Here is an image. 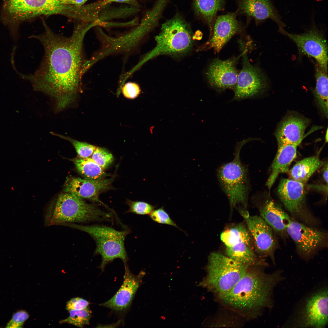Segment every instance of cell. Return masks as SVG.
<instances>
[{
  "label": "cell",
  "mask_w": 328,
  "mask_h": 328,
  "mask_svg": "<svg viewBox=\"0 0 328 328\" xmlns=\"http://www.w3.org/2000/svg\"><path fill=\"white\" fill-rule=\"evenodd\" d=\"M323 178L326 184H328V164L326 162L324 164L322 170Z\"/></svg>",
  "instance_id": "obj_38"
},
{
  "label": "cell",
  "mask_w": 328,
  "mask_h": 328,
  "mask_svg": "<svg viewBox=\"0 0 328 328\" xmlns=\"http://www.w3.org/2000/svg\"><path fill=\"white\" fill-rule=\"evenodd\" d=\"M29 317V315L26 311L22 310L17 311L13 314L6 327L10 328H22Z\"/></svg>",
  "instance_id": "obj_32"
},
{
  "label": "cell",
  "mask_w": 328,
  "mask_h": 328,
  "mask_svg": "<svg viewBox=\"0 0 328 328\" xmlns=\"http://www.w3.org/2000/svg\"><path fill=\"white\" fill-rule=\"evenodd\" d=\"M224 0H194L197 13L209 24L211 34L212 22L217 12L222 7Z\"/></svg>",
  "instance_id": "obj_26"
},
{
  "label": "cell",
  "mask_w": 328,
  "mask_h": 328,
  "mask_svg": "<svg viewBox=\"0 0 328 328\" xmlns=\"http://www.w3.org/2000/svg\"><path fill=\"white\" fill-rule=\"evenodd\" d=\"M220 238L225 247L240 242L252 244L253 241L248 229L241 224L224 231L220 234Z\"/></svg>",
  "instance_id": "obj_25"
},
{
  "label": "cell",
  "mask_w": 328,
  "mask_h": 328,
  "mask_svg": "<svg viewBox=\"0 0 328 328\" xmlns=\"http://www.w3.org/2000/svg\"><path fill=\"white\" fill-rule=\"evenodd\" d=\"M251 140L248 138L237 143L233 160L222 165L217 170L219 182L232 208L238 204L245 207L247 205L250 185L247 169L241 162L240 155L243 146Z\"/></svg>",
  "instance_id": "obj_6"
},
{
  "label": "cell",
  "mask_w": 328,
  "mask_h": 328,
  "mask_svg": "<svg viewBox=\"0 0 328 328\" xmlns=\"http://www.w3.org/2000/svg\"><path fill=\"white\" fill-rule=\"evenodd\" d=\"M259 209L260 217L276 234L284 239L287 238L286 228L291 218L282 208L273 200L267 199Z\"/></svg>",
  "instance_id": "obj_19"
},
{
  "label": "cell",
  "mask_w": 328,
  "mask_h": 328,
  "mask_svg": "<svg viewBox=\"0 0 328 328\" xmlns=\"http://www.w3.org/2000/svg\"><path fill=\"white\" fill-rule=\"evenodd\" d=\"M112 213L101 210L94 204L86 202L82 198L65 193L60 194L45 214L46 226L67 223H85L109 221Z\"/></svg>",
  "instance_id": "obj_3"
},
{
  "label": "cell",
  "mask_w": 328,
  "mask_h": 328,
  "mask_svg": "<svg viewBox=\"0 0 328 328\" xmlns=\"http://www.w3.org/2000/svg\"><path fill=\"white\" fill-rule=\"evenodd\" d=\"M286 232L293 240L297 252L302 258L310 259L321 248L327 246V233L325 231L291 219Z\"/></svg>",
  "instance_id": "obj_9"
},
{
  "label": "cell",
  "mask_w": 328,
  "mask_h": 328,
  "mask_svg": "<svg viewBox=\"0 0 328 328\" xmlns=\"http://www.w3.org/2000/svg\"><path fill=\"white\" fill-rule=\"evenodd\" d=\"M242 12L258 20L270 19L279 27L284 26L269 0H242L240 5Z\"/></svg>",
  "instance_id": "obj_21"
},
{
  "label": "cell",
  "mask_w": 328,
  "mask_h": 328,
  "mask_svg": "<svg viewBox=\"0 0 328 328\" xmlns=\"http://www.w3.org/2000/svg\"><path fill=\"white\" fill-rule=\"evenodd\" d=\"M249 266L220 252H212L208 257L206 275L201 285L217 299L232 288Z\"/></svg>",
  "instance_id": "obj_4"
},
{
  "label": "cell",
  "mask_w": 328,
  "mask_h": 328,
  "mask_svg": "<svg viewBox=\"0 0 328 328\" xmlns=\"http://www.w3.org/2000/svg\"><path fill=\"white\" fill-rule=\"evenodd\" d=\"M315 77L316 86L314 95L317 104L321 112L326 117L328 116V76L327 73L324 72L316 64Z\"/></svg>",
  "instance_id": "obj_23"
},
{
  "label": "cell",
  "mask_w": 328,
  "mask_h": 328,
  "mask_svg": "<svg viewBox=\"0 0 328 328\" xmlns=\"http://www.w3.org/2000/svg\"><path fill=\"white\" fill-rule=\"evenodd\" d=\"M51 134L69 141L75 148L76 151L80 158H87L91 156L96 147L85 142L74 139L68 136L51 132Z\"/></svg>",
  "instance_id": "obj_28"
},
{
  "label": "cell",
  "mask_w": 328,
  "mask_h": 328,
  "mask_svg": "<svg viewBox=\"0 0 328 328\" xmlns=\"http://www.w3.org/2000/svg\"><path fill=\"white\" fill-rule=\"evenodd\" d=\"M89 302L86 300L80 297L73 298L67 303L66 309L68 311L71 310H80L87 307Z\"/></svg>",
  "instance_id": "obj_34"
},
{
  "label": "cell",
  "mask_w": 328,
  "mask_h": 328,
  "mask_svg": "<svg viewBox=\"0 0 328 328\" xmlns=\"http://www.w3.org/2000/svg\"><path fill=\"white\" fill-rule=\"evenodd\" d=\"M88 0H60L62 4L65 5L80 6Z\"/></svg>",
  "instance_id": "obj_36"
},
{
  "label": "cell",
  "mask_w": 328,
  "mask_h": 328,
  "mask_svg": "<svg viewBox=\"0 0 328 328\" xmlns=\"http://www.w3.org/2000/svg\"><path fill=\"white\" fill-rule=\"evenodd\" d=\"M298 146L291 144L278 146L271 165V173L266 184L269 190L280 174L289 171V166L296 157Z\"/></svg>",
  "instance_id": "obj_20"
},
{
  "label": "cell",
  "mask_w": 328,
  "mask_h": 328,
  "mask_svg": "<svg viewBox=\"0 0 328 328\" xmlns=\"http://www.w3.org/2000/svg\"><path fill=\"white\" fill-rule=\"evenodd\" d=\"M325 163L318 155L304 159L297 162L290 170V179L305 184L312 175Z\"/></svg>",
  "instance_id": "obj_22"
},
{
  "label": "cell",
  "mask_w": 328,
  "mask_h": 328,
  "mask_svg": "<svg viewBox=\"0 0 328 328\" xmlns=\"http://www.w3.org/2000/svg\"><path fill=\"white\" fill-rule=\"evenodd\" d=\"M137 0H106L107 2H116L125 3L134 5H137Z\"/></svg>",
  "instance_id": "obj_37"
},
{
  "label": "cell",
  "mask_w": 328,
  "mask_h": 328,
  "mask_svg": "<svg viewBox=\"0 0 328 328\" xmlns=\"http://www.w3.org/2000/svg\"><path fill=\"white\" fill-rule=\"evenodd\" d=\"M84 27L77 25L68 37L54 33L45 25L44 32L35 36L43 45L44 54L31 80L36 90L54 98L57 111L74 102L81 91Z\"/></svg>",
  "instance_id": "obj_1"
},
{
  "label": "cell",
  "mask_w": 328,
  "mask_h": 328,
  "mask_svg": "<svg viewBox=\"0 0 328 328\" xmlns=\"http://www.w3.org/2000/svg\"><path fill=\"white\" fill-rule=\"evenodd\" d=\"M240 212L257 252L262 257H269L275 264V253L279 246L275 233L260 216L250 215L245 210H241Z\"/></svg>",
  "instance_id": "obj_11"
},
{
  "label": "cell",
  "mask_w": 328,
  "mask_h": 328,
  "mask_svg": "<svg viewBox=\"0 0 328 328\" xmlns=\"http://www.w3.org/2000/svg\"><path fill=\"white\" fill-rule=\"evenodd\" d=\"M247 51L245 48L242 53V68L238 73L232 101L255 97L263 91L266 86L265 76L259 69L250 62Z\"/></svg>",
  "instance_id": "obj_12"
},
{
  "label": "cell",
  "mask_w": 328,
  "mask_h": 328,
  "mask_svg": "<svg viewBox=\"0 0 328 328\" xmlns=\"http://www.w3.org/2000/svg\"><path fill=\"white\" fill-rule=\"evenodd\" d=\"M123 94L125 97L133 99L137 97L140 94L141 89L139 85L133 82H128L122 88Z\"/></svg>",
  "instance_id": "obj_33"
},
{
  "label": "cell",
  "mask_w": 328,
  "mask_h": 328,
  "mask_svg": "<svg viewBox=\"0 0 328 328\" xmlns=\"http://www.w3.org/2000/svg\"><path fill=\"white\" fill-rule=\"evenodd\" d=\"M305 185L291 179L283 178L278 187V194L285 207L294 218L313 227L318 221L306 207Z\"/></svg>",
  "instance_id": "obj_8"
},
{
  "label": "cell",
  "mask_w": 328,
  "mask_h": 328,
  "mask_svg": "<svg viewBox=\"0 0 328 328\" xmlns=\"http://www.w3.org/2000/svg\"><path fill=\"white\" fill-rule=\"evenodd\" d=\"M113 180L112 178L89 179L73 177L67 182L64 191L82 199H87L98 203L109 209L100 201L99 195L101 192L109 188Z\"/></svg>",
  "instance_id": "obj_17"
},
{
  "label": "cell",
  "mask_w": 328,
  "mask_h": 328,
  "mask_svg": "<svg viewBox=\"0 0 328 328\" xmlns=\"http://www.w3.org/2000/svg\"><path fill=\"white\" fill-rule=\"evenodd\" d=\"M91 159L103 169L107 168L113 162L112 154L105 149L96 147L91 155Z\"/></svg>",
  "instance_id": "obj_29"
},
{
  "label": "cell",
  "mask_w": 328,
  "mask_h": 328,
  "mask_svg": "<svg viewBox=\"0 0 328 328\" xmlns=\"http://www.w3.org/2000/svg\"><path fill=\"white\" fill-rule=\"evenodd\" d=\"M240 27L235 15L229 13L218 16L216 20L214 30L207 42L200 48L201 50L211 49L218 53L235 34Z\"/></svg>",
  "instance_id": "obj_18"
},
{
  "label": "cell",
  "mask_w": 328,
  "mask_h": 328,
  "mask_svg": "<svg viewBox=\"0 0 328 328\" xmlns=\"http://www.w3.org/2000/svg\"><path fill=\"white\" fill-rule=\"evenodd\" d=\"M149 216L156 222L170 225L179 228L162 207L153 210L149 214Z\"/></svg>",
  "instance_id": "obj_31"
},
{
  "label": "cell",
  "mask_w": 328,
  "mask_h": 328,
  "mask_svg": "<svg viewBox=\"0 0 328 328\" xmlns=\"http://www.w3.org/2000/svg\"><path fill=\"white\" fill-rule=\"evenodd\" d=\"M155 39V46L150 53L151 57L162 55L181 57L189 53L193 46L189 26L178 14L162 24Z\"/></svg>",
  "instance_id": "obj_7"
},
{
  "label": "cell",
  "mask_w": 328,
  "mask_h": 328,
  "mask_svg": "<svg viewBox=\"0 0 328 328\" xmlns=\"http://www.w3.org/2000/svg\"><path fill=\"white\" fill-rule=\"evenodd\" d=\"M327 288L324 287L306 300L296 318L294 326L301 328H322L328 321Z\"/></svg>",
  "instance_id": "obj_10"
},
{
  "label": "cell",
  "mask_w": 328,
  "mask_h": 328,
  "mask_svg": "<svg viewBox=\"0 0 328 328\" xmlns=\"http://www.w3.org/2000/svg\"><path fill=\"white\" fill-rule=\"evenodd\" d=\"M309 123V119L296 113L286 115L275 133L278 146L288 144L299 145L304 138L305 130Z\"/></svg>",
  "instance_id": "obj_16"
},
{
  "label": "cell",
  "mask_w": 328,
  "mask_h": 328,
  "mask_svg": "<svg viewBox=\"0 0 328 328\" xmlns=\"http://www.w3.org/2000/svg\"><path fill=\"white\" fill-rule=\"evenodd\" d=\"M127 203L129 207L126 213H131L141 215L149 214L155 207V206L143 201L128 200Z\"/></svg>",
  "instance_id": "obj_30"
},
{
  "label": "cell",
  "mask_w": 328,
  "mask_h": 328,
  "mask_svg": "<svg viewBox=\"0 0 328 328\" xmlns=\"http://www.w3.org/2000/svg\"><path fill=\"white\" fill-rule=\"evenodd\" d=\"M79 173L84 179H97L104 178L107 175L104 169L97 164L91 158H80L73 159Z\"/></svg>",
  "instance_id": "obj_24"
},
{
  "label": "cell",
  "mask_w": 328,
  "mask_h": 328,
  "mask_svg": "<svg viewBox=\"0 0 328 328\" xmlns=\"http://www.w3.org/2000/svg\"><path fill=\"white\" fill-rule=\"evenodd\" d=\"M85 232L94 239L96 248L94 255H100L102 258L100 268L103 270L106 265L114 259L118 258L127 265L128 258L125 247V241L130 233L129 229L118 231L108 226L97 224L84 225L74 223L63 225Z\"/></svg>",
  "instance_id": "obj_5"
},
{
  "label": "cell",
  "mask_w": 328,
  "mask_h": 328,
  "mask_svg": "<svg viewBox=\"0 0 328 328\" xmlns=\"http://www.w3.org/2000/svg\"><path fill=\"white\" fill-rule=\"evenodd\" d=\"M125 269L123 283L115 295L110 299L100 304L117 312L125 311L130 306L135 294L141 284L145 272L141 271L138 275L133 274L127 265Z\"/></svg>",
  "instance_id": "obj_15"
},
{
  "label": "cell",
  "mask_w": 328,
  "mask_h": 328,
  "mask_svg": "<svg viewBox=\"0 0 328 328\" xmlns=\"http://www.w3.org/2000/svg\"><path fill=\"white\" fill-rule=\"evenodd\" d=\"M70 315L67 319L60 322V324L67 323L80 327H83L89 323L91 316V312L87 308L80 310L69 311Z\"/></svg>",
  "instance_id": "obj_27"
},
{
  "label": "cell",
  "mask_w": 328,
  "mask_h": 328,
  "mask_svg": "<svg viewBox=\"0 0 328 328\" xmlns=\"http://www.w3.org/2000/svg\"><path fill=\"white\" fill-rule=\"evenodd\" d=\"M236 318H233L232 317L226 316H223V315L217 316H215L214 321H213L212 324L211 326H213L214 327L217 326L221 327L222 326H228L230 327H233V326H240L238 323V322L236 321Z\"/></svg>",
  "instance_id": "obj_35"
},
{
  "label": "cell",
  "mask_w": 328,
  "mask_h": 328,
  "mask_svg": "<svg viewBox=\"0 0 328 328\" xmlns=\"http://www.w3.org/2000/svg\"><path fill=\"white\" fill-rule=\"evenodd\" d=\"M279 29L282 33L294 41L300 52L313 58L322 70L327 72V46L320 33L313 29L303 34H296L287 32L283 27Z\"/></svg>",
  "instance_id": "obj_13"
},
{
  "label": "cell",
  "mask_w": 328,
  "mask_h": 328,
  "mask_svg": "<svg viewBox=\"0 0 328 328\" xmlns=\"http://www.w3.org/2000/svg\"><path fill=\"white\" fill-rule=\"evenodd\" d=\"M242 55V53L237 57L225 60L216 59L210 64L206 75L211 87L220 91L234 88L238 74L236 64Z\"/></svg>",
  "instance_id": "obj_14"
},
{
  "label": "cell",
  "mask_w": 328,
  "mask_h": 328,
  "mask_svg": "<svg viewBox=\"0 0 328 328\" xmlns=\"http://www.w3.org/2000/svg\"><path fill=\"white\" fill-rule=\"evenodd\" d=\"M264 267L249 266L232 288L217 300L245 319L259 316L272 306L274 289L283 278L282 271L267 273Z\"/></svg>",
  "instance_id": "obj_2"
}]
</instances>
